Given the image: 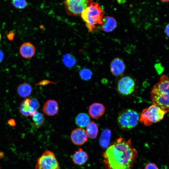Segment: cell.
I'll use <instances>...</instances> for the list:
<instances>
[{"mask_svg":"<svg viewBox=\"0 0 169 169\" xmlns=\"http://www.w3.org/2000/svg\"><path fill=\"white\" fill-rule=\"evenodd\" d=\"M137 154L131 139L120 137L108 148L103 157L110 169H131Z\"/></svg>","mask_w":169,"mask_h":169,"instance_id":"6da1fadb","label":"cell"},{"mask_svg":"<svg viewBox=\"0 0 169 169\" xmlns=\"http://www.w3.org/2000/svg\"><path fill=\"white\" fill-rule=\"evenodd\" d=\"M151 98L154 105L165 111L169 112V76L163 74L153 86Z\"/></svg>","mask_w":169,"mask_h":169,"instance_id":"7a4b0ae2","label":"cell"},{"mask_svg":"<svg viewBox=\"0 0 169 169\" xmlns=\"http://www.w3.org/2000/svg\"><path fill=\"white\" fill-rule=\"evenodd\" d=\"M99 4L96 2H92L90 5L85 9L81 14L83 20L88 31L91 32L97 29L96 26L100 25L105 13Z\"/></svg>","mask_w":169,"mask_h":169,"instance_id":"3957f363","label":"cell"},{"mask_svg":"<svg viewBox=\"0 0 169 169\" xmlns=\"http://www.w3.org/2000/svg\"><path fill=\"white\" fill-rule=\"evenodd\" d=\"M166 113L160 108L153 104L143 110L140 115V121L146 126H149L162 120Z\"/></svg>","mask_w":169,"mask_h":169,"instance_id":"277c9868","label":"cell"},{"mask_svg":"<svg viewBox=\"0 0 169 169\" xmlns=\"http://www.w3.org/2000/svg\"><path fill=\"white\" fill-rule=\"evenodd\" d=\"M139 120V115L136 111L128 109L124 110L119 115L118 123L121 129L129 130L136 126Z\"/></svg>","mask_w":169,"mask_h":169,"instance_id":"5b68a950","label":"cell"},{"mask_svg":"<svg viewBox=\"0 0 169 169\" xmlns=\"http://www.w3.org/2000/svg\"><path fill=\"white\" fill-rule=\"evenodd\" d=\"M92 0H64L63 2L67 13L71 16L81 15L83 11L89 6Z\"/></svg>","mask_w":169,"mask_h":169,"instance_id":"8992f818","label":"cell"},{"mask_svg":"<svg viewBox=\"0 0 169 169\" xmlns=\"http://www.w3.org/2000/svg\"><path fill=\"white\" fill-rule=\"evenodd\" d=\"M59 165L54 154L46 150L37 160L35 169H59Z\"/></svg>","mask_w":169,"mask_h":169,"instance_id":"52a82bcc","label":"cell"},{"mask_svg":"<svg viewBox=\"0 0 169 169\" xmlns=\"http://www.w3.org/2000/svg\"><path fill=\"white\" fill-rule=\"evenodd\" d=\"M135 84L134 80L130 77L126 76L122 77L118 81L117 90L123 95L131 94L135 89Z\"/></svg>","mask_w":169,"mask_h":169,"instance_id":"ba28073f","label":"cell"},{"mask_svg":"<svg viewBox=\"0 0 169 169\" xmlns=\"http://www.w3.org/2000/svg\"><path fill=\"white\" fill-rule=\"evenodd\" d=\"M70 137L73 143L77 145H82L87 141L86 131L82 128H77L73 130Z\"/></svg>","mask_w":169,"mask_h":169,"instance_id":"9c48e42d","label":"cell"},{"mask_svg":"<svg viewBox=\"0 0 169 169\" xmlns=\"http://www.w3.org/2000/svg\"><path fill=\"white\" fill-rule=\"evenodd\" d=\"M125 69V63L121 59L118 57L115 58L110 63V70L114 75L118 76L123 74Z\"/></svg>","mask_w":169,"mask_h":169,"instance_id":"30bf717a","label":"cell"},{"mask_svg":"<svg viewBox=\"0 0 169 169\" xmlns=\"http://www.w3.org/2000/svg\"><path fill=\"white\" fill-rule=\"evenodd\" d=\"M19 52L20 55L25 59L32 57L35 53V48L31 43L28 42L23 44L20 47Z\"/></svg>","mask_w":169,"mask_h":169,"instance_id":"8fae6325","label":"cell"},{"mask_svg":"<svg viewBox=\"0 0 169 169\" xmlns=\"http://www.w3.org/2000/svg\"><path fill=\"white\" fill-rule=\"evenodd\" d=\"M105 110V107L103 104L95 103L90 106L89 113L92 118L97 119L104 114Z\"/></svg>","mask_w":169,"mask_h":169,"instance_id":"7c38bea8","label":"cell"},{"mask_svg":"<svg viewBox=\"0 0 169 169\" xmlns=\"http://www.w3.org/2000/svg\"><path fill=\"white\" fill-rule=\"evenodd\" d=\"M117 24L116 20L113 17L105 16L103 17L102 23L100 26L103 31L110 32L115 29Z\"/></svg>","mask_w":169,"mask_h":169,"instance_id":"4fadbf2b","label":"cell"},{"mask_svg":"<svg viewBox=\"0 0 169 169\" xmlns=\"http://www.w3.org/2000/svg\"><path fill=\"white\" fill-rule=\"evenodd\" d=\"M43 110L44 112L47 115H54L59 111L58 104L54 100H49L44 104Z\"/></svg>","mask_w":169,"mask_h":169,"instance_id":"5bb4252c","label":"cell"},{"mask_svg":"<svg viewBox=\"0 0 169 169\" xmlns=\"http://www.w3.org/2000/svg\"><path fill=\"white\" fill-rule=\"evenodd\" d=\"M72 159L75 164L83 165L87 161L88 156L85 152L80 148L73 155Z\"/></svg>","mask_w":169,"mask_h":169,"instance_id":"9a60e30c","label":"cell"},{"mask_svg":"<svg viewBox=\"0 0 169 169\" xmlns=\"http://www.w3.org/2000/svg\"><path fill=\"white\" fill-rule=\"evenodd\" d=\"M31 100L26 98L21 103L20 106V111L23 115L28 117L32 116L35 112L33 111L31 106Z\"/></svg>","mask_w":169,"mask_h":169,"instance_id":"2e32d148","label":"cell"},{"mask_svg":"<svg viewBox=\"0 0 169 169\" xmlns=\"http://www.w3.org/2000/svg\"><path fill=\"white\" fill-rule=\"evenodd\" d=\"M17 91L18 95L20 97L25 98L31 94L32 91V88L29 84L24 83L20 84L18 86Z\"/></svg>","mask_w":169,"mask_h":169,"instance_id":"e0dca14e","label":"cell"},{"mask_svg":"<svg viewBox=\"0 0 169 169\" xmlns=\"http://www.w3.org/2000/svg\"><path fill=\"white\" fill-rule=\"evenodd\" d=\"M111 132L108 129L104 130L102 131L99 139L100 146L104 148H107L110 144Z\"/></svg>","mask_w":169,"mask_h":169,"instance_id":"ac0fdd59","label":"cell"},{"mask_svg":"<svg viewBox=\"0 0 169 169\" xmlns=\"http://www.w3.org/2000/svg\"><path fill=\"white\" fill-rule=\"evenodd\" d=\"M77 125L81 128L87 126L90 122V118L86 114L80 113L76 117L75 120Z\"/></svg>","mask_w":169,"mask_h":169,"instance_id":"d6986e66","label":"cell"},{"mask_svg":"<svg viewBox=\"0 0 169 169\" xmlns=\"http://www.w3.org/2000/svg\"><path fill=\"white\" fill-rule=\"evenodd\" d=\"M86 133L88 136L91 139H95L98 132V127L94 121H92L87 126Z\"/></svg>","mask_w":169,"mask_h":169,"instance_id":"ffe728a7","label":"cell"},{"mask_svg":"<svg viewBox=\"0 0 169 169\" xmlns=\"http://www.w3.org/2000/svg\"><path fill=\"white\" fill-rule=\"evenodd\" d=\"M32 116L33 127L36 128H39L43 125L44 122V118L42 114L36 111Z\"/></svg>","mask_w":169,"mask_h":169,"instance_id":"44dd1931","label":"cell"},{"mask_svg":"<svg viewBox=\"0 0 169 169\" xmlns=\"http://www.w3.org/2000/svg\"><path fill=\"white\" fill-rule=\"evenodd\" d=\"M63 61L64 65L69 67L74 66L76 63L75 58L69 54H66L63 56Z\"/></svg>","mask_w":169,"mask_h":169,"instance_id":"7402d4cb","label":"cell"},{"mask_svg":"<svg viewBox=\"0 0 169 169\" xmlns=\"http://www.w3.org/2000/svg\"><path fill=\"white\" fill-rule=\"evenodd\" d=\"M11 1L13 5L18 9H24L28 5L26 0H11Z\"/></svg>","mask_w":169,"mask_h":169,"instance_id":"603a6c76","label":"cell"},{"mask_svg":"<svg viewBox=\"0 0 169 169\" xmlns=\"http://www.w3.org/2000/svg\"><path fill=\"white\" fill-rule=\"evenodd\" d=\"M79 75L82 79L85 80H87L91 78L92 73L90 69H81L80 71Z\"/></svg>","mask_w":169,"mask_h":169,"instance_id":"cb8c5ba5","label":"cell"},{"mask_svg":"<svg viewBox=\"0 0 169 169\" xmlns=\"http://www.w3.org/2000/svg\"><path fill=\"white\" fill-rule=\"evenodd\" d=\"M31 106L33 111L35 112L39 108L40 105L38 100L36 99L31 100Z\"/></svg>","mask_w":169,"mask_h":169,"instance_id":"d4e9b609","label":"cell"},{"mask_svg":"<svg viewBox=\"0 0 169 169\" xmlns=\"http://www.w3.org/2000/svg\"><path fill=\"white\" fill-rule=\"evenodd\" d=\"M144 169H158V168L155 164L149 163L145 166Z\"/></svg>","mask_w":169,"mask_h":169,"instance_id":"484cf974","label":"cell"},{"mask_svg":"<svg viewBox=\"0 0 169 169\" xmlns=\"http://www.w3.org/2000/svg\"><path fill=\"white\" fill-rule=\"evenodd\" d=\"M15 35V31H10L7 34L8 39L10 41L13 40Z\"/></svg>","mask_w":169,"mask_h":169,"instance_id":"4316f807","label":"cell"},{"mask_svg":"<svg viewBox=\"0 0 169 169\" xmlns=\"http://www.w3.org/2000/svg\"><path fill=\"white\" fill-rule=\"evenodd\" d=\"M8 124L11 126L14 127L16 125L15 120L13 119H11L8 121Z\"/></svg>","mask_w":169,"mask_h":169,"instance_id":"83f0119b","label":"cell"},{"mask_svg":"<svg viewBox=\"0 0 169 169\" xmlns=\"http://www.w3.org/2000/svg\"><path fill=\"white\" fill-rule=\"evenodd\" d=\"M164 32L166 35L169 37V23L167 24L166 26Z\"/></svg>","mask_w":169,"mask_h":169,"instance_id":"f1b7e54d","label":"cell"},{"mask_svg":"<svg viewBox=\"0 0 169 169\" xmlns=\"http://www.w3.org/2000/svg\"><path fill=\"white\" fill-rule=\"evenodd\" d=\"M4 57V55L3 52L0 50V62L3 61Z\"/></svg>","mask_w":169,"mask_h":169,"instance_id":"f546056e","label":"cell"},{"mask_svg":"<svg viewBox=\"0 0 169 169\" xmlns=\"http://www.w3.org/2000/svg\"><path fill=\"white\" fill-rule=\"evenodd\" d=\"M162 2H169V0H160Z\"/></svg>","mask_w":169,"mask_h":169,"instance_id":"4dcf8cb0","label":"cell"},{"mask_svg":"<svg viewBox=\"0 0 169 169\" xmlns=\"http://www.w3.org/2000/svg\"><path fill=\"white\" fill-rule=\"evenodd\" d=\"M1 34L0 33V42L1 41Z\"/></svg>","mask_w":169,"mask_h":169,"instance_id":"1f68e13d","label":"cell"},{"mask_svg":"<svg viewBox=\"0 0 169 169\" xmlns=\"http://www.w3.org/2000/svg\"></svg>","mask_w":169,"mask_h":169,"instance_id":"d6a6232c","label":"cell"}]
</instances>
